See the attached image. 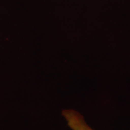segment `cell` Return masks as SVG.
I'll use <instances>...</instances> for the list:
<instances>
[{"label":"cell","instance_id":"6da1fadb","mask_svg":"<svg viewBox=\"0 0 130 130\" xmlns=\"http://www.w3.org/2000/svg\"><path fill=\"white\" fill-rule=\"evenodd\" d=\"M62 115L72 130H93L86 123L84 117L79 112L72 109H67L63 111Z\"/></svg>","mask_w":130,"mask_h":130}]
</instances>
